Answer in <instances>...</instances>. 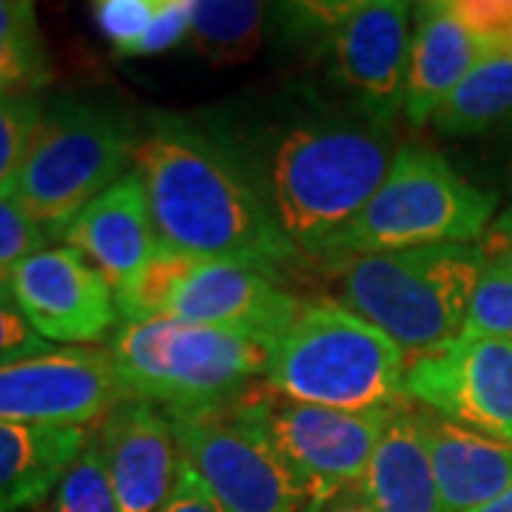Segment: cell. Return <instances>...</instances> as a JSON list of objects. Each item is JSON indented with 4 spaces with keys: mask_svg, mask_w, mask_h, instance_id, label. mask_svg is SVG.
<instances>
[{
    "mask_svg": "<svg viewBox=\"0 0 512 512\" xmlns=\"http://www.w3.org/2000/svg\"><path fill=\"white\" fill-rule=\"evenodd\" d=\"M134 174L146 188L154 231L168 251L262 271L302 256L231 148L177 114H148Z\"/></svg>",
    "mask_w": 512,
    "mask_h": 512,
    "instance_id": "1",
    "label": "cell"
},
{
    "mask_svg": "<svg viewBox=\"0 0 512 512\" xmlns=\"http://www.w3.org/2000/svg\"><path fill=\"white\" fill-rule=\"evenodd\" d=\"M393 160L390 126L367 114H316L279 131L259 188L296 251L322 259L376 197Z\"/></svg>",
    "mask_w": 512,
    "mask_h": 512,
    "instance_id": "2",
    "label": "cell"
},
{
    "mask_svg": "<svg viewBox=\"0 0 512 512\" xmlns=\"http://www.w3.org/2000/svg\"><path fill=\"white\" fill-rule=\"evenodd\" d=\"M342 305L419 356L461 339L487 256L473 245H430L328 262Z\"/></svg>",
    "mask_w": 512,
    "mask_h": 512,
    "instance_id": "3",
    "label": "cell"
},
{
    "mask_svg": "<svg viewBox=\"0 0 512 512\" xmlns=\"http://www.w3.org/2000/svg\"><path fill=\"white\" fill-rule=\"evenodd\" d=\"M111 362L131 399L165 413H200L242 399L265 379L274 345L174 316L123 322L109 339Z\"/></svg>",
    "mask_w": 512,
    "mask_h": 512,
    "instance_id": "4",
    "label": "cell"
},
{
    "mask_svg": "<svg viewBox=\"0 0 512 512\" xmlns=\"http://www.w3.org/2000/svg\"><path fill=\"white\" fill-rule=\"evenodd\" d=\"M404 350L333 299L302 305L274 345L265 384L293 402L333 410H390L404 402Z\"/></svg>",
    "mask_w": 512,
    "mask_h": 512,
    "instance_id": "5",
    "label": "cell"
},
{
    "mask_svg": "<svg viewBox=\"0 0 512 512\" xmlns=\"http://www.w3.org/2000/svg\"><path fill=\"white\" fill-rule=\"evenodd\" d=\"M140 131L126 111L94 97H57L43 109L15 200L55 237L69 222L128 174Z\"/></svg>",
    "mask_w": 512,
    "mask_h": 512,
    "instance_id": "6",
    "label": "cell"
},
{
    "mask_svg": "<svg viewBox=\"0 0 512 512\" xmlns=\"http://www.w3.org/2000/svg\"><path fill=\"white\" fill-rule=\"evenodd\" d=\"M495 194L467 183L439 151L404 146L365 211L330 242L322 262L430 245H473L495 220Z\"/></svg>",
    "mask_w": 512,
    "mask_h": 512,
    "instance_id": "7",
    "label": "cell"
},
{
    "mask_svg": "<svg viewBox=\"0 0 512 512\" xmlns=\"http://www.w3.org/2000/svg\"><path fill=\"white\" fill-rule=\"evenodd\" d=\"M234 410L271 444L308 507L359 487L393 413V407L350 413L293 402L268 384H254Z\"/></svg>",
    "mask_w": 512,
    "mask_h": 512,
    "instance_id": "8",
    "label": "cell"
},
{
    "mask_svg": "<svg viewBox=\"0 0 512 512\" xmlns=\"http://www.w3.org/2000/svg\"><path fill=\"white\" fill-rule=\"evenodd\" d=\"M180 456L225 512H299L302 493L262 433L228 407L168 413Z\"/></svg>",
    "mask_w": 512,
    "mask_h": 512,
    "instance_id": "9",
    "label": "cell"
},
{
    "mask_svg": "<svg viewBox=\"0 0 512 512\" xmlns=\"http://www.w3.org/2000/svg\"><path fill=\"white\" fill-rule=\"evenodd\" d=\"M402 396L481 436L512 441V342L461 336L407 356Z\"/></svg>",
    "mask_w": 512,
    "mask_h": 512,
    "instance_id": "10",
    "label": "cell"
},
{
    "mask_svg": "<svg viewBox=\"0 0 512 512\" xmlns=\"http://www.w3.org/2000/svg\"><path fill=\"white\" fill-rule=\"evenodd\" d=\"M128 399L109 348H55L0 365V421L86 427Z\"/></svg>",
    "mask_w": 512,
    "mask_h": 512,
    "instance_id": "11",
    "label": "cell"
},
{
    "mask_svg": "<svg viewBox=\"0 0 512 512\" xmlns=\"http://www.w3.org/2000/svg\"><path fill=\"white\" fill-rule=\"evenodd\" d=\"M416 6L404 0L350 3L328 37L330 66L339 83L359 97L367 117L393 126L404 109Z\"/></svg>",
    "mask_w": 512,
    "mask_h": 512,
    "instance_id": "12",
    "label": "cell"
},
{
    "mask_svg": "<svg viewBox=\"0 0 512 512\" xmlns=\"http://www.w3.org/2000/svg\"><path fill=\"white\" fill-rule=\"evenodd\" d=\"M12 296L46 342L86 348L111 339L120 311L111 285L80 251L46 248L26 259L12 279Z\"/></svg>",
    "mask_w": 512,
    "mask_h": 512,
    "instance_id": "13",
    "label": "cell"
},
{
    "mask_svg": "<svg viewBox=\"0 0 512 512\" xmlns=\"http://www.w3.org/2000/svg\"><path fill=\"white\" fill-rule=\"evenodd\" d=\"M302 311V302L274 282L271 271L200 259L177 288L168 313L191 325L231 330L276 345Z\"/></svg>",
    "mask_w": 512,
    "mask_h": 512,
    "instance_id": "14",
    "label": "cell"
},
{
    "mask_svg": "<svg viewBox=\"0 0 512 512\" xmlns=\"http://www.w3.org/2000/svg\"><path fill=\"white\" fill-rule=\"evenodd\" d=\"M94 441L106 461L120 512H160L180 470L168 413L128 396L103 416Z\"/></svg>",
    "mask_w": 512,
    "mask_h": 512,
    "instance_id": "15",
    "label": "cell"
},
{
    "mask_svg": "<svg viewBox=\"0 0 512 512\" xmlns=\"http://www.w3.org/2000/svg\"><path fill=\"white\" fill-rule=\"evenodd\" d=\"M63 239L92 262L114 293L123 291L163 248L151 222L146 188L134 171L89 202L69 222Z\"/></svg>",
    "mask_w": 512,
    "mask_h": 512,
    "instance_id": "16",
    "label": "cell"
},
{
    "mask_svg": "<svg viewBox=\"0 0 512 512\" xmlns=\"http://www.w3.org/2000/svg\"><path fill=\"white\" fill-rule=\"evenodd\" d=\"M413 410L430 453L441 512H476L512 490V441L481 436L416 404Z\"/></svg>",
    "mask_w": 512,
    "mask_h": 512,
    "instance_id": "17",
    "label": "cell"
},
{
    "mask_svg": "<svg viewBox=\"0 0 512 512\" xmlns=\"http://www.w3.org/2000/svg\"><path fill=\"white\" fill-rule=\"evenodd\" d=\"M413 49L404 86V117L413 128L430 123L433 111L456 92L458 83L487 57L453 0L419 3L413 12Z\"/></svg>",
    "mask_w": 512,
    "mask_h": 512,
    "instance_id": "18",
    "label": "cell"
},
{
    "mask_svg": "<svg viewBox=\"0 0 512 512\" xmlns=\"http://www.w3.org/2000/svg\"><path fill=\"white\" fill-rule=\"evenodd\" d=\"M356 493L376 512H441L430 453L410 402L393 407Z\"/></svg>",
    "mask_w": 512,
    "mask_h": 512,
    "instance_id": "19",
    "label": "cell"
},
{
    "mask_svg": "<svg viewBox=\"0 0 512 512\" xmlns=\"http://www.w3.org/2000/svg\"><path fill=\"white\" fill-rule=\"evenodd\" d=\"M86 427H29L0 421V512H26L55 493L89 444Z\"/></svg>",
    "mask_w": 512,
    "mask_h": 512,
    "instance_id": "20",
    "label": "cell"
},
{
    "mask_svg": "<svg viewBox=\"0 0 512 512\" xmlns=\"http://www.w3.org/2000/svg\"><path fill=\"white\" fill-rule=\"evenodd\" d=\"M512 114V49L493 52L433 111L430 126L444 137H473Z\"/></svg>",
    "mask_w": 512,
    "mask_h": 512,
    "instance_id": "21",
    "label": "cell"
},
{
    "mask_svg": "<svg viewBox=\"0 0 512 512\" xmlns=\"http://www.w3.org/2000/svg\"><path fill=\"white\" fill-rule=\"evenodd\" d=\"M265 6L251 0H191V32L194 52L217 66L248 63L262 43Z\"/></svg>",
    "mask_w": 512,
    "mask_h": 512,
    "instance_id": "22",
    "label": "cell"
},
{
    "mask_svg": "<svg viewBox=\"0 0 512 512\" xmlns=\"http://www.w3.org/2000/svg\"><path fill=\"white\" fill-rule=\"evenodd\" d=\"M49 77L35 3L0 0V94H26Z\"/></svg>",
    "mask_w": 512,
    "mask_h": 512,
    "instance_id": "23",
    "label": "cell"
},
{
    "mask_svg": "<svg viewBox=\"0 0 512 512\" xmlns=\"http://www.w3.org/2000/svg\"><path fill=\"white\" fill-rule=\"evenodd\" d=\"M197 262L200 259H194V256L160 248L123 291L114 293L120 322H146V319L165 316L174 293L194 271Z\"/></svg>",
    "mask_w": 512,
    "mask_h": 512,
    "instance_id": "24",
    "label": "cell"
},
{
    "mask_svg": "<svg viewBox=\"0 0 512 512\" xmlns=\"http://www.w3.org/2000/svg\"><path fill=\"white\" fill-rule=\"evenodd\" d=\"M55 512H120L97 441L89 439L55 490Z\"/></svg>",
    "mask_w": 512,
    "mask_h": 512,
    "instance_id": "25",
    "label": "cell"
},
{
    "mask_svg": "<svg viewBox=\"0 0 512 512\" xmlns=\"http://www.w3.org/2000/svg\"><path fill=\"white\" fill-rule=\"evenodd\" d=\"M43 103L32 94H3L0 97V197H12L20 168L32 146Z\"/></svg>",
    "mask_w": 512,
    "mask_h": 512,
    "instance_id": "26",
    "label": "cell"
},
{
    "mask_svg": "<svg viewBox=\"0 0 512 512\" xmlns=\"http://www.w3.org/2000/svg\"><path fill=\"white\" fill-rule=\"evenodd\" d=\"M461 336L512 342V274L487 262L473 293Z\"/></svg>",
    "mask_w": 512,
    "mask_h": 512,
    "instance_id": "27",
    "label": "cell"
},
{
    "mask_svg": "<svg viewBox=\"0 0 512 512\" xmlns=\"http://www.w3.org/2000/svg\"><path fill=\"white\" fill-rule=\"evenodd\" d=\"M49 248V234L15 197H0V291H12L18 268Z\"/></svg>",
    "mask_w": 512,
    "mask_h": 512,
    "instance_id": "28",
    "label": "cell"
},
{
    "mask_svg": "<svg viewBox=\"0 0 512 512\" xmlns=\"http://www.w3.org/2000/svg\"><path fill=\"white\" fill-rule=\"evenodd\" d=\"M160 3L163 0H97L92 6L94 23L117 55L131 57L157 18Z\"/></svg>",
    "mask_w": 512,
    "mask_h": 512,
    "instance_id": "29",
    "label": "cell"
},
{
    "mask_svg": "<svg viewBox=\"0 0 512 512\" xmlns=\"http://www.w3.org/2000/svg\"><path fill=\"white\" fill-rule=\"evenodd\" d=\"M453 6L487 55L512 49V0H453Z\"/></svg>",
    "mask_w": 512,
    "mask_h": 512,
    "instance_id": "30",
    "label": "cell"
},
{
    "mask_svg": "<svg viewBox=\"0 0 512 512\" xmlns=\"http://www.w3.org/2000/svg\"><path fill=\"white\" fill-rule=\"evenodd\" d=\"M55 345L37 336L35 328L26 322L12 291H0V365H12L23 359H35L52 353Z\"/></svg>",
    "mask_w": 512,
    "mask_h": 512,
    "instance_id": "31",
    "label": "cell"
},
{
    "mask_svg": "<svg viewBox=\"0 0 512 512\" xmlns=\"http://www.w3.org/2000/svg\"><path fill=\"white\" fill-rule=\"evenodd\" d=\"M188 32H191V0H163L157 18L151 20L148 32L137 43L131 57L163 55L177 43L188 40Z\"/></svg>",
    "mask_w": 512,
    "mask_h": 512,
    "instance_id": "32",
    "label": "cell"
},
{
    "mask_svg": "<svg viewBox=\"0 0 512 512\" xmlns=\"http://www.w3.org/2000/svg\"><path fill=\"white\" fill-rule=\"evenodd\" d=\"M160 512H225L217 495L208 490V484L197 476V470L180 456V470H177V481L174 490L165 498Z\"/></svg>",
    "mask_w": 512,
    "mask_h": 512,
    "instance_id": "33",
    "label": "cell"
},
{
    "mask_svg": "<svg viewBox=\"0 0 512 512\" xmlns=\"http://www.w3.org/2000/svg\"><path fill=\"white\" fill-rule=\"evenodd\" d=\"M478 248L484 251L490 265L512 274V205L501 214V217H495V220L490 222V228H487V234L481 237Z\"/></svg>",
    "mask_w": 512,
    "mask_h": 512,
    "instance_id": "34",
    "label": "cell"
},
{
    "mask_svg": "<svg viewBox=\"0 0 512 512\" xmlns=\"http://www.w3.org/2000/svg\"><path fill=\"white\" fill-rule=\"evenodd\" d=\"M305 512H376L370 504H367L362 495L356 493V490H348V493L336 495V498H330L325 504H319V507H305Z\"/></svg>",
    "mask_w": 512,
    "mask_h": 512,
    "instance_id": "35",
    "label": "cell"
},
{
    "mask_svg": "<svg viewBox=\"0 0 512 512\" xmlns=\"http://www.w3.org/2000/svg\"><path fill=\"white\" fill-rule=\"evenodd\" d=\"M476 512H512V490H507L501 498H495L487 507H481V510Z\"/></svg>",
    "mask_w": 512,
    "mask_h": 512,
    "instance_id": "36",
    "label": "cell"
},
{
    "mask_svg": "<svg viewBox=\"0 0 512 512\" xmlns=\"http://www.w3.org/2000/svg\"><path fill=\"white\" fill-rule=\"evenodd\" d=\"M0 97H3V94H0Z\"/></svg>",
    "mask_w": 512,
    "mask_h": 512,
    "instance_id": "37",
    "label": "cell"
}]
</instances>
